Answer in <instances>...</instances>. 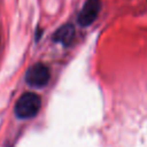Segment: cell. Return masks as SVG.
<instances>
[{
  "instance_id": "obj_1",
  "label": "cell",
  "mask_w": 147,
  "mask_h": 147,
  "mask_svg": "<svg viewBox=\"0 0 147 147\" xmlns=\"http://www.w3.org/2000/svg\"><path fill=\"white\" fill-rule=\"evenodd\" d=\"M41 107V99L37 93H23L15 103L14 113L20 119H29L34 117Z\"/></svg>"
},
{
  "instance_id": "obj_2",
  "label": "cell",
  "mask_w": 147,
  "mask_h": 147,
  "mask_svg": "<svg viewBox=\"0 0 147 147\" xmlns=\"http://www.w3.org/2000/svg\"><path fill=\"white\" fill-rule=\"evenodd\" d=\"M51 78L49 69L44 63H36L31 65L25 75L26 83L32 87H44L48 84Z\"/></svg>"
},
{
  "instance_id": "obj_3",
  "label": "cell",
  "mask_w": 147,
  "mask_h": 147,
  "mask_svg": "<svg viewBox=\"0 0 147 147\" xmlns=\"http://www.w3.org/2000/svg\"><path fill=\"white\" fill-rule=\"evenodd\" d=\"M101 9V2L100 0H86L83 8L80 9L77 21L79 25L82 26H88L91 25L98 17Z\"/></svg>"
},
{
  "instance_id": "obj_4",
  "label": "cell",
  "mask_w": 147,
  "mask_h": 147,
  "mask_svg": "<svg viewBox=\"0 0 147 147\" xmlns=\"http://www.w3.org/2000/svg\"><path fill=\"white\" fill-rule=\"evenodd\" d=\"M74 37H75V28L72 24L68 23V24L60 26L55 31V33L53 34V40L64 46H68L74 40Z\"/></svg>"
}]
</instances>
